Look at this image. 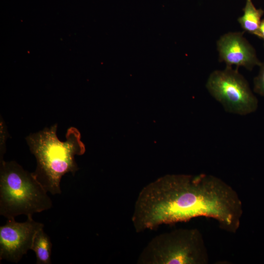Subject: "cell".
<instances>
[{"mask_svg": "<svg viewBox=\"0 0 264 264\" xmlns=\"http://www.w3.org/2000/svg\"><path fill=\"white\" fill-rule=\"evenodd\" d=\"M33 173L15 161H0V215L8 219L49 209L52 202Z\"/></svg>", "mask_w": 264, "mask_h": 264, "instance_id": "3", "label": "cell"}, {"mask_svg": "<svg viewBox=\"0 0 264 264\" xmlns=\"http://www.w3.org/2000/svg\"><path fill=\"white\" fill-rule=\"evenodd\" d=\"M242 215L238 194L220 178L205 174L169 175L142 188L132 219L138 233L202 216L216 220L222 230L235 233Z\"/></svg>", "mask_w": 264, "mask_h": 264, "instance_id": "1", "label": "cell"}, {"mask_svg": "<svg viewBox=\"0 0 264 264\" xmlns=\"http://www.w3.org/2000/svg\"><path fill=\"white\" fill-rule=\"evenodd\" d=\"M243 11L242 16L238 19V22L245 31L257 36L264 11L262 8H257L252 0H245Z\"/></svg>", "mask_w": 264, "mask_h": 264, "instance_id": "8", "label": "cell"}, {"mask_svg": "<svg viewBox=\"0 0 264 264\" xmlns=\"http://www.w3.org/2000/svg\"><path fill=\"white\" fill-rule=\"evenodd\" d=\"M243 32H230L221 36L217 42L219 60L226 66H243L251 70L261 62L255 50L243 37Z\"/></svg>", "mask_w": 264, "mask_h": 264, "instance_id": "7", "label": "cell"}, {"mask_svg": "<svg viewBox=\"0 0 264 264\" xmlns=\"http://www.w3.org/2000/svg\"><path fill=\"white\" fill-rule=\"evenodd\" d=\"M257 37L264 40V19L261 22Z\"/></svg>", "mask_w": 264, "mask_h": 264, "instance_id": "11", "label": "cell"}, {"mask_svg": "<svg viewBox=\"0 0 264 264\" xmlns=\"http://www.w3.org/2000/svg\"><path fill=\"white\" fill-rule=\"evenodd\" d=\"M57 126L54 124L45 128L25 138L37 162L33 174L45 190L53 195L61 194L60 182L63 176L69 173L74 175L79 169L75 156L85 152L77 128H69L66 141H61L57 135Z\"/></svg>", "mask_w": 264, "mask_h": 264, "instance_id": "2", "label": "cell"}, {"mask_svg": "<svg viewBox=\"0 0 264 264\" xmlns=\"http://www.w3.org/2000/svg\"><path fill=\"white\" fill-rule=\"evenodd\" d=\"M44 225L28 216L22 222L15 219H8L4 225L0 226V261L18 263L31 250L36 232Z\"/></svg>", "mask_w": 264, "mask_h": 264, "instance_id": "6", "label": "cell"}, {"mask_svg": "<svg viewBox=\"0 0 264 264\" xmlns=\"http://www.w3.org/2000/svg\"><path fill=\"white\" fill-rule=\"evenodd\" d=\"M52 247L50 239L44 231V228L39 229L35 235L31 248L35 253L36 264H51Z\"/></svg>", "mask_w": 264, "mask_h": 264, "instance_id": "9", "label": "cell"}, {"mask_svg": "<svg viewBox=\"0 0 264 264\" xmlns=\"http://www.w3.org/2000/svg\"><path fill=\"white\" fill-rule=\"evenodd\" d=\"M206 87L228 112L245 115L258 108V99L238 68L226 66L223 70L213 71L207 80Z\"/></svg>", "mask_w": 264, "mask_h": 264, "instance_id": "5", "label": "cell"}, {"mask_svg": "<svg viewBox=\"0 0 264 264\" xmlns=\"http://www.w3.org/2000/svg\"><path fill=\"white\" fill-rule=\"evenodd\" d=\"M207 250L197 229H178L153 238L139 255V264H207Z\"/></svg>", "mask_w": 264, "mask_h": 264, "instance_id": "4", "label": "cell"}, {"mask_svg": "<svg viewBox=\"0 0 264 264\" xmlns=\"http://www.w3.org/2000/svg\"><path fill=\"white\" fill-rule=\"evenodd\" d=\"M260 71L253 80L254 91L260 95L264 97V62L259 66Z\"/></svg>", "mask_w": 264, "mask_h": 264, "instance_id": "10", "label": "cell"}]
</instances>
